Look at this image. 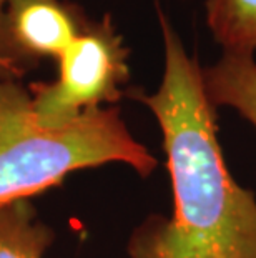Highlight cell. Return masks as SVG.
Listing matches in <instances>:
<instances>
[{"mask_svg": "<svg viewBox=\"0 0 256 258\" xmlns=\"http://www.w3.org/2000/svg\"><path fill=\"white\" fill-rule=\"evenodd\" d=\"M155 10L165 50L161 84L153 93L127 95L148 107L161 128L173 215L146 218L130 238V258H256V200L225 165L203 69L158 2Z\"/></svg>", "mask_w": 256, "mask_h": 258, "instance_id": "cell-1", "label": "cell"}, {"mask_svg": "<svg viewBox=\"0 0 256 258\" xmlns=\"http://www.w3.org/2000/svg\"><path fill=\"white\" fill-rule=\"evenodd\" d=\"M122 162L148 177L156 158L138 144L117 107L92 108L78 118L47 127L17 80H0V207L29 200L81 168Z\"/></svg>", "mask_w": 256, "mask_h": 258, "instance_id": "cell-2", "label": "cell"}, {"mask_svg": "<svg viewBox=\"0 0 256 258\" xmlns=\"http://www.w3.org/2000/svg\"><path fill=\"white\" fill-rule=\"evenodd\" d=\"M128 53L110 15L90 20L58 57L57 79L30 85L32 107L39 122L62 127L87 110L117 103L127 93Z\"/></svg>", "mask_w": 256, "mask_h": 258, "instance_id": "cell-3", "label": "cell"}, {"mask_svg": "<svg viewBox=\"0 0 256 258\" xmlns=\"http://www.w3.org/2000/svg\"><path fill=\"white\" fill-rule=\"evenodd\" d=\"M90 19L77 4L63 0H9L5 34L27 69L42 58H57L77 38Z\"/></svg>", "mask_w": 256, "mask_h": 258, "instance_id": "cell-4", "label": "cell"}, {"mask_svg": "<svg viewBox=\"0 0 256 258\" xmlns=\"http://www.w3.org/2000/svg\"><path fill=\"white\" fill-rule=\"evenodd\" d=\"M205 89L215 107H231L256 128V62L253 55L223 52L203 70Z\"/></svg>", "mask_w": 256, "mask_h": 258, "instance_id": "cell-5", "label": "cell"}, {"mask_svg": "<svg viewBox=\"0 0 256 258\" xmlns=\"http://www.w3.org/2000/svg\"><path fill=\"white\" fill-rule=\"evenodd\" d=\"M53 230L37 218L29 200L0 207V258H43Z\"/></svg>", "mask_w": 256, "mask_h": 258, "instance_id": "cell-6", "label": "cell"}, {"mask_svg": "<svg viewBox=\"0 0 256 258\" xmlns=\"http://www.w3.org/2000/svg\"><path fill=\"white\" fill-rule=\"evenodd\" d=\"M206 25L223 52L253 55L256 0H205Z\"/></svg>", "mask_w": 256, "mask_h": 258, "instance_id": "cell-7", "label": "cell"}, {"mask_svg": "<svg viewBox=\"0 0 256 258\" xmlns=\"http://www.w3.org/2000/svg\"><path fill=\"white\" fill-rule=\"evenodd\" d=\"M9 0H0V80H17L20 82L29 69L17 58L9 45L5 34V7Z\"/></svg>", "mask_w": 256, "mask_h": 258, "instance_id": "cell-8", "label": "cell"}]
</instances>
